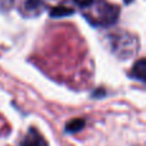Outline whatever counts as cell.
Returning a JSON list of instances; mask_svg holds the SVG:
<instances>
[{
  "label": "cell",
  "mask_w": 146,
  "mask_h": 146,
  "mask_svg": "<svg viewBox=\"0 0 146 146\" xmlns=\"http://www.w3.org/2000/svg\"><path fill=\"white\" fill-rule=\"evenodd\" d=\"M131 74H132V77L136 78V80L141 81V82H145V80H146V60L144 58L135 63Z\"/></svg>",
  "instance_id": "obj_1"
},
{
  "label": "cell",
  "mask_w": 146,
  "mask_h": 146,
  "mask_svg": "<svg viewBox=\"0 0 146 146\" xmlns=\"http://www.w3.org/2000/svg\"><path fill=\"white\" fill-rule=\"evenodd\" d=\"M85 124H86L85 119L74 118L66 124V132L67 133H77V132H80L81 129L85 128Z\"/></svg>",
  "instance_id": "obj_2"
},
{
  "label": "cell",
  "mask_w": 146,
  "mask_h": 146,
  "mask_svg": "<svg viewBox=\"0 0 146 146\" xmlns=\"http://www.w3.org/2000/svg\"><path fill=\"white\" fill-rule=\"evenodd\" d=\"M71 14H73V9L66 8V7H55L50 10V15L54 18L67 17V15H71Z\"/></svg>",
  "instance_id": "obj_3"
},
{
  "label": "cell",
  "mask_w": 146,
  "mask_h": 146,
  "mask_svg": "<svg viewBox=\"0 0 146 146\" xmlns=\"http://www.w3.org/2000/svg\"><path fill=\"white\" fill-rule=\"evenodd\" d=\"M73 1L81 8H87V7H90V5H92L95 0H73Z\"/></svg>",
  "instance_id": "obj_4"
},
{
  "label": "cell",
  "mask_w": 146,
  "mask_h": 146,
  "mask_svg": "<svg viewBox=\"0 0 146 146\" xmlns=\"http://www.w3.org/2000/svg\"><path fill=\"white\" fill-rule=\"evenodd\" d=\"M25 146H40L38 144H36L35 141H31V142H27V144H26Z\"/></svg>",
  "instance_id": "obj_5"
}]
</instances>
